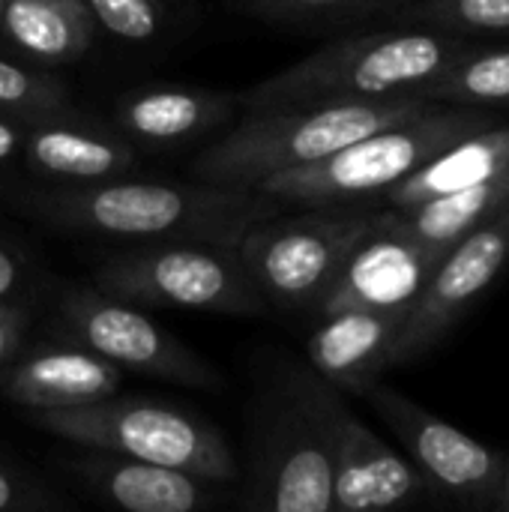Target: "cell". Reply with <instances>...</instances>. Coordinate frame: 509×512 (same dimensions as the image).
<instances>
[{
	"label": "cell",
	"instance_id": "32",
	"mask_svg": "<svg viewBox=\"0 0 509 512\" xmlns=\"http://www.w3.org/2000/svg\"><path fill=\"white\" fill-rule=\"evenodd\" d=\"M3 9H6V0H0V24H3Z\"/></svg>",
	"mask_w": 509,
	"mask_h": 512
},
{
	"label": "cell",
	"instance_id": "9",
	"mask_svg": "<svg viewBox=\"0 0 509 512\" xmlns=\"http://www.w3.org/2000/svg\"><path fill=\"white\" fill-rule=\"evenodd\" d=\"M363 396L390 426L408 462L417 468L435 498L474 512L498 510L507 453L480 444L477 438L465 435L399 390L384 387L381 381L372 384Z\"/></svg>",
	"mask_w": 509,
	"mask_h": 512
},
{
	"label": "cell",
	"instance_id": "24",
	"mask_svg": "<svg viewBox=\"0 0 509 512\" xmlns=\"http://www.w3.org/2000/svg\"><path fill=\"white\" fill-rule=\"evenodd\" d=\"M69 93L60 78L45 69L0 57V114L39 120L69 111Z\"/></svg>",
	"mask_w": 509,
	"mask_h": 512
},
{
	"label": "cell",
	"instance_id": "16",
	"mask_svg": "<svg viewBox=\"0 0 509 512\" xmlns=\"http://www.w3.org/2000/svg\"><path fill=\"white\" fill-rule=\"evenodd\" d=\"M321 324L306 342L309 369L342 393L363 396L393 369V351L405 315L375 309H339L318 315Z\"/></svg>",
	"mask_w": 509,
	"mask_h": 512
},
{
	"label": "cell",
	"instance_id": "2",
	"mask_svg": "<svg viewBox=\"0 0 509 512\" xmlns=\"http://www.w3.org/2000/svg\"><path fill=\"white\" fill-rule=\"evenodd\" d=\"M435 99L399 93L384 99H339L246 111L237 126L192 159V177L228 186H255L279 171L312 165L378 129L432 111Z\"/></svg>",
	"mask_w": 509,
	"mask_h": 512
},
{
	"label": "cell",
	"instance_id": "29",
	"mask_svg": "<svg viewBox=\"0 0 509 512\" xmlns=\"http://www.w3.org/2000/svg\"><path fill=\"white\" fill-rule=\"evenodd\" d=\"M27 120L0 114V171L21 162V144H24Z\"/></svg>",
	"mask_w": 509,
	"mask_h": 512
},
{
	"label": "cell",
	"instance_id": "8",
	"mask_svg": "<svg viewBox=\"0 0 509 512\" xmlns=\"http://www.w3.org/2000/svg\"><path fill=\"white\" fill-rule=\"evenodd\" d=\"M375 213L351 204L306 207V213H273L255 222L237 252L267 306L318 309L354 246L372 231Z\"/></svg>",
	"mask_w": 509,
	"mask_h": 512
},
{
	"label": "cell",
	"instance_id": "14",
	"mask_svg": "<svg viewBox=\"0 0 509 512\" xmlns=\"http://www.w3.org/2000/svg\"><path fill=\"white\" fill-rule=\"evenodd\" d=\"M135 144L114 126H99L72 108L27 120L21 165L57 183H99L135 168Z\"/></svg>",
	"mask_w": 509,
	"mask_h": 512
},
{
	"label": "cell",
	"instance_id": "25",
	"mask_svg": "<svg viewBox=\"0 0 509 512\" xmlns=\"http://www.w3.org/2000/svg\"><path fill=\"white\" fill-rule=\"evenodd\" d=\"M402 3L405 0H243L246 12L276 24H324Z\"/></svg>",
	"mask_w": 509,
	"mask_h": 512
},
{
	"label": "cell",
	"instance_id": "6",
	"mask_svg": "<svg viewBox=\"0 0 509 512\" xmlns=\"http://www.w3.org/2000/svg\"><path fill=\"white\" fill-rule=\"evenodd\" d=\"M96 288L135 306H177L240 318L270 309L237 246L210 240L135 243L96 267Z\"/></svg>",
	"mask_w": 509,
	"mask_h": 512
},
{
	"label": "cell",
	"instance_id": "22",
	"mask_svg": "<svg viewBox=\"0 0 509 512\" xmlns=\"http://www.w3.org/2000/svg\"><path fill=\"white\" fill-rule=\"evenodd\" d=\"M426 99L465 108H509V45L483 48L474 45L456 66L423 90Z\"/></svg>",
	"mask_w": 509,
	"mask_h": 512
},
{
	"label": "cell",
	"instance_id": "15",
	"mask_svg": "<svg viewBox=\"0 0 509 512\" xmlns=\"http://www.w3.org/2000/svg\"><path fill=\"white\" fill-rule=\"evenodd\" d=\"M75 471L99 498L129 512H201L231 498L222 480L105 450L84 456Z\"/></svg>",
	"mask_w": 509,
	"mask_h": 512
},
{
	"label": "cell",
	"instance_id": "4",
	"mask_svg": "<svg viewBox=\"0 0 509 512\" xmlns=\"http://www.w3.org/2000/svg\"><path fill=\"white\" fill-rule=\"evenodd\" d=\"M498 123L501 117L489 108L435 105L420 117L378 129L312 165L279 171L252 189L270 195L279 207L357 204L384 195L453 141Z\"/></svg>",
	"mask_w": 509,
	"mask_h": 512
},
{
	"label": "cell",
	"instance_id": "5",
	"mask_svg": "<svg viewBox=\"0 0 509 512\" xmlns=\"http://www.w3.org/2000/svg\"><path fill=\"white\" fill-rule=\"evenodd\" d=\"M39 429L90 447L141 462H156L192 471L210 480L231 483L240 468L225 435L195 411L150 399H99L81 408L33 411Z\"/></svg>",
	"mask_w": 509,
	"mask_h": 512
},
{
	"label": "cell",
	"instance_id": "27",
	"mask_svg": "<svg viewBox=\"0 0 509 512\" xmlns=\"http://www.w3.org/2000/svg\"><path fill=\"white\" fill-rule=\"evenodd\" d=\"M54 507H60V501L48 495L42 483L0 462V512L54 510Z\"/></svg>",
	"mask_w": 509,
	"mask_h": 512
},
{
	"label": "cell",
	"instance_id": "10",
	"mask_svg": "<svg viewBox=\"0 0 509 512\" xmlns=\"http://www.w3.org/2000/svg\"><path fill=\"white\" fill-rule=\"evenodd\" d=\"M60 327L78 345L117 369L198 390L222 387L219 369H213L201 354L147 318L135 303L105 294L102 288L69 291L60 303Z\"/></svg>",
	"mask_w": 509,
	"mask_h": 512
},
{
	"label": "cell",
	"instance_id": "1",
	"mask_svg": "<svg viewBox=\"0 0 509 512\" xmlns=\"http://www.w3.org/2000/svg\"><path fill=\"white\" fill-rule=\"evenodd\" d=\"M21 201L24 210L51 228L138 243L210 240L237 246L255 222L282 210L270 195L252 186L126 177L36 189Z\"/></svg>",
	"mask_w": 509,
	"mask_h": 512
},
{
	"label": "cell",
	"instance_id": "7",
	"mask_svg": "<svg viewBox=\"0 0 509 512\" xmlns=\"http://www.w3.org/2000/svg\"><path fill=\"white\" fill-rule=\"evenodd\" d=\"M243 507L252 512H336L330 435L312 369L288 366L279 375L261 417Z\"/></svg>",
	"mask_w": 509,
	"mask_h": 512
},
{
	"label": "cell",
	"instance_id": "28",
	"mask_svg": "<svg viewBox=\"0 0 509 512\" xmlns=\"http://www.w3.org/2000/svg\"><path fill=\"white\" fill-rule=\"evenodd\" d=\"M24 327H27V309L12 300H0V369L18 351Z\"/></svg>",
	"mask_w": 509,
	"mask_h": 512
},
{
	"label": "cell",
	"instance_id": "12",
	"mask_svg": "<svg viewBox=\"0 0 509 512\" xmlns=\"http://www.w3.org/2000/svg\"><path fill=\"white\" fill-rule=\"evenodd\" d=\"M318 402L324 411L333 456V507L342 512L396 510L432 501V489L387 441H381L342 399V390L318 375Z\"/></svg>",
	"mask_w": 509,
	"mask_h": 512
},
{
	"label": "cell",
	"instance_id": "13",
	"mask_svg": "<svg viewBox=\"0 0 509 512\" xmlns=\"http://www.w3.org/2000/svg\"><path fill=\"white\" fill-rule=\"evenodd\" d=\"M444 255V249L417 240L399 222L393 207L387 213H375L372 231L354 246L315 312L375 309L408 315Z\"/></svg>",
	"mask_w": 509,
	"mask_h": 512
},
{
	"label": "cell",
	"instance_id": "31",
	"mask_svg": "<svg viewBox=\"0 0 509 512\" xmlns=\"http://www.w3.org/2000/svg\"><path fill=\"white\" fill-rule=\"evenodd\" d=\"M498 510L509 512V456H507V471H504V486H501V498H498Z\"/></svg>",
	"mask_w": 509,
	"mask_h": 512
},
{
	"label": "cell",
	"instance_id": "21",
	"mask_svg": "<svg viewBox=\"0 0 509 512\" xmlns=\"http://www.w3.org/2000/svg\"><path fill=\"white\" fill-rule=\"evenodd\" d=\"M509 201V168L480 180L474 186L438 195L432 201H423L408 210H396L399 222L423 243L450 252L465 234H471L477 225L492 219Z\"/></svg>",
	"mask_w": 509,
	"mask_h": 512
},
{
	"label": "cell",
	"instance_id": "23",
	"mask_svg": "<svg viewBox=\"0 0 509 512\" xmlns=\"http://www.w3.org/2000/svg\"><path fill=\"white\" fill-rule=\"evenodd\" d=\"M402 24L462 39H509V0H420L399 12Z\"/></svg>",
	"mask_w": 509,
	"mask_h": 512
},
{
	"label": "cell",
	"instance_id": "11",
	"mask_svg": "<svg viewBox=\"0 0 509 512\" xmlns=\"http://www.w3.org/2000/svg\"><path fill=\"white\" fill-rule=\"evenodd\" d=\"M509 261V201L471 234H465L429 276L417 303L402 321L393 369L429 354L501 276Z\"/></svg>",
	"mask_w": 509,
	"mask_h": 512
},
{
	"label": "cell",
	"instance_id": "17",
	"mask_svg": "<svg viewBox=\"0 0 509 512\" xmlns=\"http://www.w3.org/2000/svg\"><path fill=\"white\" fill-rule=\"evenodd\" d=\"M237 96L201 87H144L114 105V129L135 147H177L231 120Z\"/></svg>",
	"mask_w": 509,
	"mask_h": 512
},
{
	"label": "cell",
	"instance_id": "3",
	"mask_svg": "<svg viewBox=\"0 0 509 512\" xmlns=\"http://www.w3.org/2000/svg\"><path fill=\"white\" fill-rule=\"evenodd\" d=\"M477 42L432 27H399L336 39L237 96L243 111L339 99L420 93L456 66Z\"/></svg>",
	"mask_w": 509,
	"mask_h": 512
},
{
	"label": "cell",
	"instance_id": "26",
	"mask_svg": "<svg viewBox=\"0 0 509 512\" xmlns=\"http://www.w3.org/2000/svg\"><path fill=\"white\" fill-rule=\"evenodd\" d=\"M93 15L96 30L102 27L114 39L144 45L162 33L165 3L162 0H81Z\"/></svg>",
	"mask_w": 509,
	"mask_h": 512
},
{
	"label": "cell",
	"instance_id": "19",
	"mask_svg": "<svg viewBox=\"0 0 509 512\" xmlns=\"http://www.w3.org/2000/svg\"><path fill=\"white\" fill-rule=\"evenodd\" d=\"M509 168V123H498L453 141L447 150L423 162L405 180L384 192L393 210H408L438 195L474 186Z\"/></svg>",
	"mask_w": 509,
	"mask_h": 512
},
{
	"label": "cell",
	"instance_id": "20",
	"mask_svg": "<svg viewBox=\"0 0 509 512\" xmlns=\"http://www.w3.org/2000/svg\"><path fill=\"white\" fill-rule=\"evenodd\" d=\"M0 36L24 60L57 66L87 54L96 24L81 0H6Z\"/></svg>",
	"mask_w": 509,
	"mask_h": 512
},
{
	"label": "cell",
	"instance_id": "18",
	"mask_svg": "<svg viewBox=\"0 0 509 512\" xmlns=\"http://www.w3.org/2000/svg\"><path fill=\"white\" fill-rule=\"evenodd\" d=\"M120 369L84 345L39 348L18 360L3 378V396L30 411L81 408L114 396Z\"/></svg>",
	"mask_w": 509,
	"mask_h": 512
},
{
	"label": "cell",
	"instance_id": "30",
	"mask_svg": "<svg viewBox=\"0 0 509 512\" xmlns=\"http://www.w3.org/2000/svg\"><path fill=\"white\" fill-rule=\"evenodd\" d=\"M21 282H24V258L15 246L0 240V300H12Z\"/></svg>",
	"mask_w": 509,
	"mask_h": 512
}]
</instances>
